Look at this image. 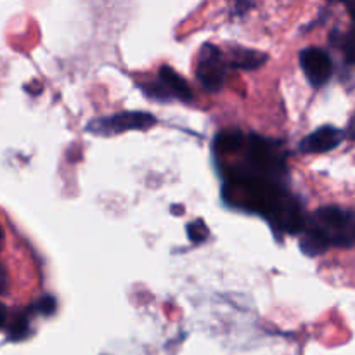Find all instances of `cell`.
Returning <instances> with one entry per match:
<instances>
[{"instance_id":"8fae6325","label":"cell","mask_w":355,"mask_h":355,"mask_svg":"<svg viewBox=\"0 0 355 355\" xmlns=\"http://www.w3.org/2000/svg\"><path fill=\"white\" fill-rule=\"evenodd\" d=\"M243 144H245V135L239 130L220 132L215 139V148L220 149L222 153H234L241 149Z\"/></svg>"},{"instance_id":"5bb4252c","label":"cell","mask_w":355,"mask_h":355,"mask_svg":"<svg viewBox=\"0 0 355 355\" xmlns=\"http://www.w3.org/2000/svg\"><path fill=\"white\" fill-rule=\"evenodd\" d=\"M186 231H187V236H189V239L194 243V245H200V243L207 241L208 227L205 225L203 220L191 222V224H187Z\"/></svg>"},{"instance_id":"7c38bea8","label":"cell","mask_w":355,"mask_h":355,"mask_svg":"<svg viewBox=\"0 0 355 355\" xmlns=\"http://www.w3.org/2000/svg\"><path fill=\"white\" fill-rule=\"evenodd\" d=\"M141 89H142V92H144L146 96L153 101H166V103H168V101L173 99V97L170 96L168 90L163 87V83L159 82V80L155 83H146V85H141Z\"/></svg>"},{"instance_id":"ac0fdd59","label":"cell","mask_w":355,"mask_h":355,"mask_svg":"<svg viewBox=\"0 0 355 355\" xmlns=\"http://www.w3.org/2000/svg\"><path fill=\"white\" fill-rule=\"evenodd\" d=\"M6 322H7V309H6V305L0 304V329L6 326Z\"/></svg>"},{"instance_id":"277c9868","label":"cell","mask_w":355,"mask_h":355,"mask_svg":"<svg viewBox=\"0 0 355 355\" xmlns=\"http://www.w3.org/2000/svg\"><path fill=\"white\" fill-rule=\"evenodd\" d=\"M227 68V62L222 58L218 47H215L214 44L203 45L196 69V76L203 89H207L208 92H218L224 87Z\"/></svg>"},{"instance_id":"ba28073f","label":"cell","mask_w":355,"mask_h":355,"mask_svg":"<svg viewBox=\"0 0 355 355\" xmlns=\"http://www.w3.org/2000/svg\"><path fill=\"white\" fill-rule=\"evenodd\" d=\"M267 61V55L263 52L252 51V49H238L232 54V59L227 62L229 68H239V69H257Z\"/></svg>"},{"instance_id":"2e32d148","label":"cell","mask_w":355,"mask_h":355,"mask_svg":"<svg viewBox=\"0 0 355 355\" xmlns=\"http://www.w3.org/2000/svg\"><path fill=\"white\" fill-rule=\"evenodd\" d=\"M7 290H9V276L6 267L0 266V295H6Z\"/></svg>"},{"instance_id":"d6986e66","label":"cell","mask_w":355,"mask_h":355,"mask_svg":"<svg viewBox=\"0 0 355 355\" xmlns=\"http://www.w3.org/2000/svg\"><path fill=\"white\" fill-rule=\"evenodd\" d=\"M347 9H349L350 16H352L354 19H355V0H354V2H349V3H347Z\"/></svg>"},{"instance_id":"4fadbf2b","label":"cell","mask_w":355,"mask_h":355,"mask_svg":"<svg viewBox=\"0 0 355 355\" xmlns=\"http://www.w3.org/2000/svg\"><path fill=\"white\" fill-rule=\"evenodd\" d=\"M58 309V302H55L54 297L51 295H44V297L38 298L33 305L30 307V312H35V314L40 315H52Z\"/></svg>"},{"instance_id":"ffe728a7","label":"cell","mask_w":355,"mask_h":355,"mask_svg":"<svg viewBox=\"0 0 355 355\" xmlns=\"http://www.w3.org/2000/svg\"><path fill=\"white\" fill-rule=\"evenodd\" d=\"M2 241H3V234H2V227H0V248H2Z\"/></svg>"},{"instance_id":"9c48e42d","label":"cell","mask_w":355,"mask_h":355,"mask_svg":"<svg viewBox=\"0 0 355 355\" xmlns=\"http://www.w3.org/2000/svg\"><path fill=\"white\" fill-rule=\"evenodd\" d=\"M300 248L305 255L309 257H315V255H321L324 253L326 250L329 248L328 241L315 231L312 225L307 224V229L304 232V238L300 239Z\"/></svg>"},{"instance_id":"52a82bcc","label":"cell","mask_w":355,"mask_h":355,"mask_svg":"<svg viewBox=\"0 0 355 355\" xmlns=\"http://www.w3.org/2000/svg\"><path fill=\"white\" fill-rule=\"evenodd\" d=\"M158 78L159 82L163 83V87L168 90L170 96H172L173 99H179L182 101V103H191V101H193V90L187 85L186 78L180 76L177 71H173L170 66H162V68H159Z\"/></svg>"},{"instance_id":"30bf717a","label":"cell","mask_w":355,"mask_h":355,"mask_svg":"<svg viewBox=\"0 0 355 355\" xmlns=\"http://www.w3.org/2000/svg\"><path fill=\"white\" fill-rule=\"evenodd\" d=\"M28 335H30V309L16 312L7 328V338L10 342H23Z\"/></svg>"},{"instance_id":"6da1fadb","label":"cell","mask_w":355,"mask_h":355,"mask_svg":"<svg viewBox=\"0 0 355 355\" xmlns=\"http://www.w3.org/2000/svg\"><path fill=\"white\" fill-rule=\"evenodd\" d=\"M246 159H248V166L239 170L252 175L279 180V177L286 173V153L283 151L277 141L253 135L248 141V158Z\"/></svg>"},{"instance_id":"e0dca14e","label":"cell","mask_w":355,"mask_h":355,"mask_svg":"<svg viewBox=\"0 0 355 355\" xmlns=\"http://www.w3.org/2000/svg\"><path fill=\"white\" fill-rule=\"evenodd\" d=\"M347 137L355 141V113L350 116V120H349V127H347Z\"/></svg>"},{"instance_id":"8992f818","label":"cell","mask_w":355,"mask_h":355,"mask_svg":"<svg viewBox=\"0 0 355 355\" xmlns=\"http://www.w3.org/2000/svg\"><path fill=\"white\" fill-rule=\"evenodd\" d=\"M343 139H345V134L340 128L333 127V125H324L300 142V151L304 155H321V153H328L338 148Z\"/></svg>"},{"instance_id":"5b68a950","label":"cell","mask_w":355,"mask_h":355,"mask_svg":"<svg viewBox=\"0 0 355 355\" xmlns=\"http://www.w3.org/2000/svg\"><path fill=\"white\" fill-rule=\"evenodd\" d=\"M300 66L312 87H322L333 75V62L321 47H307L300 52Z\"/></svg>"},{"instance_id":"3957f363","label":"cell","mask_w":355,"mask_h":355,"mask_svg":"<svg viewBox=\"0 0 355 355\" xmlns=\"http://www.w3.org/2000/svg\"><path fill=\"white\" fill-rule=\"evenodd\" d=\"M156 123V118L146 111H123L111 116L96 118L87 125V132L96 135H118L128 130H148Z\"/></svg>"},{"instance_id":"7a4b0ae2","label":"cell","mask_w":355,"mask_h":355,"mask_svg":"<svg viewBox=\"0 0 355 355\" xmlns=\"http://www.w3.org/2000/svg\"><path fill=\"white\" fill-rule=\"evenodd\" d=\"M309 225L315 229L328 245L349 246L355 245V214L340 207H322L312 215Z\"/></svg>"},{"instance_id":"9a60e30c","label":"cell","mask_w":355,"mask_h":355,"mask_svg":"<svg viewBox=\"0 0 355 355\" xmlns=\"http://www.w3.org/2000/svg\"><path fill=\"white\" fill-rule=\"evenodd\" d=\"M343 55L349 64L355 66V26L350 31H347L343 37Z\"/></svg>"}]
</instances>
